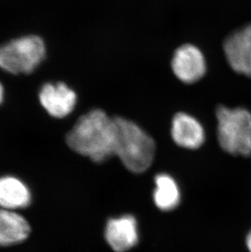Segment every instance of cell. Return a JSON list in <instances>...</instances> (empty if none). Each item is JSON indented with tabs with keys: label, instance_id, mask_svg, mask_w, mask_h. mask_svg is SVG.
I'll return each instance as SVG.
<instances>
[{
	"label": "cell",
	"instance_id": "cell-1",
	"mask_svg": "<svg viewBox=\"0 0 251 252\" xmlns=\"http://www.w3.org/2000/svg\"><path fill=\"white\" fill-rule=\"evenodd\" d=\"M117 139L115 117L95 109L83 114L67 134L66 143L78 155L95 162L114 156Z\"/></svg>",
	"mask_w": 251,
	"mask_h": 252
},
{
	"label": "cell",
	"instance_id": "cell-2",
	"mask_svg": "<svg viewBox=\"0 0 251 252\" xmlns=\"http://www.w3.org/2000/svg\"><path fill=\"white\" fill-rule=\"evenodd\" d=\"M117 139L114 155L126 168L141 173L154 162L156 144L150 134L135 122L124 117H115Z\"/></svg>",
	"mask_w": 251,
	"mask_h": 252
},
{
	"label": "cell",
	"instance_id": "cell-3",
	"mask_svg": "<svg viewBox=\"0 0 251 252\" xmlns=\"http://www.w3.org/2000/svg\"><path fill=\"white\" fill-rule=\"evenodd\" d=\"M216 116L220 147L230 155H251V113L249 110L220 105Z\"/></svg>",
	"mask_w": 251,
	"mask_h": 252
},
{
	"label": "cell",
	"instance_id": "cell-4",
	"mask_svg": "<svg viewBox=\"0 0 251 252\" xmlns=\"http://www.w3.org/2000/svg\"><path fill=\"white\" fill-rule=\"evenodd\" d=\"M45 55V43L40 37L16 38L0 46V69L12 74H31Z\"/></svg>",
	"mask_w": 251,
	"mask_h": 252
},
{
	"label": "cell",
	"instance_id": "cell-5",
	"mask_svg": "<svg viewBox=\"0 0 251 252\" xmlns=\"http://www.w3.org/2000/svg\"><path fill=\"white\" fill-rule=\"evenodd\" d=\"M171 70L178 80L185 84H194L206 75V61L197 46L185 43L174 51Z\"/></svg>",
	"mask_w": 251,
	"mask_h": 252
},
{
	"label": "cell",
	"instance_id": "cell-6",
	"mask_svg": "<svg viewBox=\"0 0 251 252\" xmlns=\"http://www.w3.org/2000/svg\"><path fill=\"white\" fill-rule=\"evenodd\" d=\"M223 47L232 70L251 78V24L227 36Z\"/></svg>",
	"mask_w": 251,
	"mask_h": 252
},
{
	"label": "cell",
	"instance_id": "cell-7",
	"mask_svg": "<svg viewBox=\"0 0 251 252\" xmlns=\"http://www.w3.org/2000/svg\"><path fill=\"white\" fill-rule=\"evenodd\" d=\"M38 98L44 110L57 119H63L71 114L78 99L75 92L62 82L44 84Z\"/></svg>",
	"mask_w": 251,
	"mask_h": 252
},
{
	"label": "cell",
	"instance_id": "cell-8",
	"mask_svg": "<svg viewBox=\"0 0 251 252\" xmlns=\"http://www.w3.org/2000/svg\"><path fill=\"white\" fill-rule=\"evenodd\" d=\"M171 134L176 145L188 150H197L206 140L205 129L198 119L185 112H178L174 115Z\"/></svg>",
	"mask_w": 251,
	"mask_h": 252
},
{
	"label": "cell",
	"instance_id": "cell-9",
	"mask_svg": "<svg viewBox=\"0 0 251 252\" xmlns=\"http://www.w3.org/2000/svg\"><path fill=\"white\" fill-rule=\"evenodd\" d=\"M105 239L116 252H125L137 244V222L132 216H124L109 220L104 232Z\"/></svg>",
	"mask_w": 251,
	"mask_h": 252
},
{
	"label": "cell",
	"instance_id": "cell-10",
	"mask_svg": "<svg viewBox=\"0 0 251 252\" xmlns=\"http://www.w3.org/2000/svg\"><path fill=\"white\" fill-rule=\"evenodd\" d=\"M31 234L27 220L15 211L0 207V247L22 243Z\"/></svg>",
	"mask_w": 251,
	"mask_h": 252
},
{
	"label": "cell",
	"instance_id": "cell-11",
	"mask_svg": "<svg viewBox=\"0 0 251 252\" xmlns=\"http://www.w3.org/2000/svg\"><path fill=\"white\" fill-rule=\"evenodd\" d=\"M32 194L28 186L17 177L6 176L0 177V207L17 211L28 207Z\"/></svg>",
	"mask_w": 251,
	"mask_h": 252
},
{
	"label": "cell",
	"instance_id": "cell-12",
	"mask_svg": "<svg viewBox=\"0 0 251 252\" xmlns=\"http://www.w3.org/2000/svg\"><path fill=\"white\" fill-rule=\"evenodd\" d=\"M156 188L154 200L157 207L162 211L176 208L180 200V193L176 181L166 174H160L155 178Z\"/></svg>",
	"mask_w": 251,
	"mask_h": 252
},
{
	"label": "cell",
	"instance_id": "cell-13",
	"mask_svg": "<svg viewBox=\"0 0 251 252\" xmlns=\"http://www.w3.org/2000/svg\"><path fill=\"white\" fill-rule=\"evenodd\" d=\"M247 246L249 252H251V231L247 237Z\"/></svg>",
	"mask_w": 251,
	"mask_h": 252
},
{
	"label": "cell",
	"instance_id": "cell-14",
	"mask_svg": "<svg viewBox=\"0 0 251 252\" xmlns=\"http://www.w3.org/2000/svg\"><path fill=\"white\" fill-rule=\"evenodd\" d=\"M3 96H4V90H3V87H2V84L0 83V105L3 101Z\"/></svg>",
	"mask_w": 251,
	"mask_h": 252
}]
</instances>
